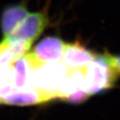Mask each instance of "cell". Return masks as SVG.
Listing matches in <instances>:
<instances>
[{"instance_id":"cell-4","label":"cell","mask_w":120,"mask_h":120,"mask_svg":"<svg viewBox=\"0 0 120 120\" xmlns=\"http://www.w3.org/2000/svg\"><path fill=\"white\" fill-rule=\"evenodd\" d=\"M65 42L58 37H46L43 38L29 52L35 68L48 63L61 61L65 48Z\"/></svg>"},{"instance_id":"cell-1","label":"cell","mask_w":120,"mask_h":120,"mask_svg":"<svg viewBox=\"0 0 120 120\" xmlns=\"http://www.w3.org/2000/svg\"><path fill=\"white\" fill-rule=\"evenodd\" d=\"M83 71V88L91 96L112 88L119 77L109 63L107 54L96 55Z\"/></svg>"},{"instance_id":"cell-11","label":"cell","mask_w":120,"mask_h":120,"mask_svg":"<svg viewBox=\"0 0 120 120\" xmlns=\"http://www.w3.org/2000/svg\"><path fill=\"white\" fill-rule=\"evenodd\" d=\"M107 57L112 68L117 74V75L119 76L120 75V56H112L110 55V54H107Z\"/></svg>"},{"instance_id":"cell-7","label":"cell","mask_w":120,"mask_h":120,"mask_svg":"<svg viewBox=\"0 0 120 120\" xmlns=\"http://www.w3.org/2000/svg\"><path fill=\"white\" fill-rule=\"evenodd\" d=\"M12 84L14 89L16 90H21L30 87V75L34 66L28 52L15 60L12 63Z\"/></svg>"},{"instance_id":"cell-6","label":"cell","mask_w":120,"mask_h":120,"mask_svg":"<svg viewBox=\"0 0 120 120\" xmlns=\"http://www.w3.org/2000/svg\"><path fill=\"white\" fill-rule=\"evenodd\" d=\"M96 54L79 42L65 45L61 63L67 69L83 70L96 57Z\"/></svg>"},{"instance_id":"cell-9","label":"cell","mask_w":120,"mask_h":120,"mask_svg":"<svg viewBox=\"0 0 120 120\" xmlns=\"http://www.w3.org/2000/svg\"><path fill=\"white\" fill-rule=\"evenodd\" d=\"M90 96L91 95L85 89H81L66 96L63 97L61 100L71 104H80L86 101Z\"/></svg>"},{"instance_id":"cell-3","label":"cell","mask_w":120,"mask_h":120,"mask_svg":"<svg viewBox=\"0 0 120 120\" xmlns=\"http://www.w3.org/2000/svg\"><path fill=\"white\" fill-rule=\"evenodd\" d=\"M46 25L47 18L44 14L40 12L27 14L25 18L5 40L24 41L32 45L41 35Z\"/></svg>"},{"instance_id":"cell-8","label":"cell","mask_w":120,"mask_h":120,"mask_svg":"<svg viewBox=\"0 0 120 120\" xmlns=\"http://www.w3.org/2000/svg\"><path fill=\"white\" fill-rule=\"evenodd\" d=\"M27 14L26 7L20 4L8 7L4 10L1 18V28L5 38L12 33Z\"/></svg>"},{"instance_id":"cell-10","label":"cell","mask_w":120,"mask_h":120,"mask_svg":"<svg viewBox=\"0 0 120 120\" xmlns=\"http://www.w3.org/2000/svg\"><path fill=\"white\" fill-rule=\"evenodd\" d=\"M12 65H0V86L12 83Z\"/></svg>"},{"instance_id":"cell-2","label":"cell","mask_w":120,"mask_h":120,"mask_svg":"<svg viewBox=\"0 0 120 120\" xmlns=\"http://www.w3.org/2000/svg\"><path fill=\"white\" fill-rule=\"evenodd\" d=\"M68 69L60 62L48 63L32 68L29 86L45 92L57 99V92L66 75Z\"/></svg>"},{"instance_id":"cell-5","label":"cell","mask_w":120,"mask_h":120,"mask_svg":"<svg viewBox=\"0 0 120 120\" xmlns=\"http://www.w3.org/2000/svg\"><path fill=\"white\" fill-rule=\"evenodd\" d=\"M53 99L55 98L49 94L28 87L21 90L14 89L6 96L0 97V104L25 106L45 104Z\"/></svg>"}]
</instances>
